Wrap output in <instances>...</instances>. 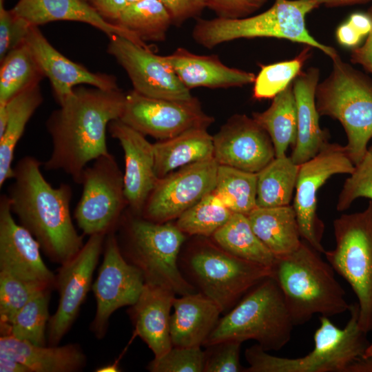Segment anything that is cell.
<instances>
[{
    "instance_id": "obj_18",
    "label": "cell",
    "mask_w": 372,
    "mask_h": 372,
    "mask_svg": "<svg viewBox=\"0 0 372 372\" xmlns=\"http://www.w3.org/2000/svg\"><path fill=\"white\" fill-rule=\"evenodd\" d=\"M213 141L214 158L220 165L257 174L276 157L267 132L245 114L231 116Z\"/></svg>"
},
{
    "instance_id": "obj_9",
    "label": "cell",
    "mask_w": 372,
    "mask_h": 372,
    "mask_svg": "<svg viewBox=\"0 0 372 372\" xmlns=\"http://www.w3.org/2000/svg\"><path fill=\"white\" fill-rule=\"evenodd\" d=\"M182 267L189 282L213 300L222 312L232 309L272 268L235 256L216 243H204L190 250Z\"/></svg>"
},
{
    "instance_id": "obj_36",
    "label": "cell",
    "mask_w": 372,
    "mask_h": 372,
    "mask_svg": "<svg viewBox=\"0 0 372 372\" xmlns=\"http://www.w3.org/2000/svg\"><path fill=\"white\" fill-rule=\"evenodd\" d=\"M212 192L233 213L247 215L257 207V174L218 165Z\"/></svg>"
},
{
    "instance_id": "obj_23",
    "label": "cell",
    "mask_w": 372,
    "mask_h": 372,
    "mask_svg": "<svg viewBox=\"0 0 372 372\" xmlns=\"http://www.w3.org/2000/svg\"><path fill=\"white\" fill-rule=\"evenodd\" d=\"M11 10L32 26L57 21H78L99 29L109 38L119 35L147 47L131 32L103 18L86 0H19Z\"/></svg>"
},
{
    "instance_id": "obj_40",
    "label": "cell",
    "mask_w": 372,
    "mask_h": 372,
    "mask_svg": "<svg viewBox=\"0 0 372 372\" xmlns=\"http://www.w3.org/2000/svg\"><path fill=\"white\" fill-rule=\"evenodd\" d=\"M47 289L52 288L0 271L1 333L6 331L13 317L28 301Z\"/></svg>"
},
{
    "instance_id": "obj_55",
    "label": "cell",
    "mask_w": 372,
    "mask_h": 372,
    "mask_svg": "<svg viewBox=\"0 0 372 372\" xmlns=\"http://www.w3.org/2000/svg\"><path fill=\"white\" fill-rule=\"evenodd\" d=\"M362 357L363 358L372 357V342L369 343Z\"/></svg>"
},
{
    "instance_id": "obj_41",
    "label": "cell",
    "mask_w": 372,
    "mask_h": 372,
    "mask_svg": "<svg viewBox=\"0 0 372 372\" xmlns=\"http://www.w3.org/2000/svg\"><path fill=\"white\" fill-rule=\"evenodd\" d=\"M349 175L338 196L336 209L339 211L348 209L359 198L372 200V145Z\"/></svg>"
},
{
    "instance_id": "obj_37",
    "label": "cell",
    "mask_w": 372,
    "mask_h": 372,
    "mask_svg": "<svg viewBox=\"0 0 372 372\" xmlns=\"http://www.w3.org/2000/svg\"><path fill=\"white\" fill-rule=\"evenodd\" d=\"M52 289L45 290L28 301L13 317L1 335H10L36 345H46Z\"/></svg>"
},
{
    "instance_id": "obj_10",
    "label": "cell",
    "mask_w": 372,
    "mask_h": 372,
    "mask_svg": "<svg viewBox=\"0 0 372 372\" xmlns=\"http://www.w3.org/2000/svg\"><path fill=\"white\" fill-rule=\"evenodd\" d=\"M333 227L335 246L324 254L355 293L359 326L368 333L372 331V200L362 211L342 214Z\"/></svg>"
},
{
    "instance_id": "obj_49",
    "label": "cell",
    "mask_w": 372,
    "mask_h": 372,
    "mask_svg": "<svg viewBox=\"0 0 372 372\" xmlns=\"http://www.w3.org/2000/svg\"><path fill=\"white\" fill-rule=\"evenodd\" d=\"M335 37L340 44L352 48L357 47L362 38L347 21L338 27Z\"/></svg>"
},
{
    "instance_id": "obj_43",
    "label": "cell",
    "mask_w": 372,
    "mask_h": 372,
    "mask_svg": "<svg viewBox=\"0 0 372 372\" xmlns=\"http://www.w3.org/2000/svg\"><path fill=\"white\" fill-rule=\"evenodd\" d=\"M31 26L12 10L6 9L4 0H0V61L25 42Z\"/></svg>"
},
{
    "instance_id": "obj_45",
    "label": "cell",
    "mask_w": 372,
    "mask_h": 372,
    "mask_svg": "<svg viewBox=\"0 0 372 372\" xmlns=\"http://www.w3.org/2000/svg\"><path fill=\"white\" fill-rule=\"evenodd\" d=\"M206 7L217 17L236 19L253 15L267 0H205Z\"/></svg>"
},
{
    "instance_id": "obj_50",
    "label": "cell",
    "mask_w": 372,
    "mask_h": 372,
    "mask_svg": "<svg viewBox=\"0 0 372 372\" xmlns=\"http://www.w3.org/2000/svg\"><path fill=\"white\" fill-rule=\"evenodd\" d=\"M347 21L362 37L367 36L372 28V21L367 13H353Z\"/></svg>"
},
{
    "instance_id": "obj_7",
    "label": "cell",
    "mask_w": 372,
    "mask_h": 372,
    "mask_svg": "<svg viewBox=\"0 0 372 372\" xmlns=\"http://www.w3.org/2000/svg\"><path fill=\"white\" fill-rule=\"evenodd\" d=\"M349 311L350 318L343 329L320 316V327L313 335V349L303 357L273 355L258 344L247 348L245 357L249 366L244 372H347L370 343L367 333L359 326L358 304H351Z\"/></svg>"
},
{
    "instance_id": "obj_48",
    "label": "cell",
    "mask_w": 372,
    "mask_h": 372,
    "mask_svg": "<svg viewBox=\"0 0 372 372\" xmlns=\"http://www.w3.org/2000/svg\"><path fill=\"white\" fill-rule=\"evenodd\" d=\"M106 20L117 21L127 0H86ZM111 22V21H110Z\"/></svg>"
},
{
    "instance_id": "obj_8",
    "label": "cell",
    "mask_w": 372,
    "mask_h": 372,
    "mask_svg": "<svg viewBox=\"0 0 372 372\" xmlns=\"http://www.w3.org/2000/svg\"><path fill=\"white\" fill-rule=\"evenodd\" d=\"M331 60L330 74L317 85L316 107L320 116L340 123L347 138V152L356 165L372 138V80L339 54Z\"/></svg>"
},
{
    "instance_id": "obj_5",
    "label": "cell",
    "mask_w": 372,
    "mask_h": 372,
    "mask_svg": "<svg viewBox=\"0 0 372 372\" xmlns=\"http://www.w3.org/2000/svg\"><path fill=\"white\" fill-rule=\"evenodd\" d=\"M122 242L125 258L142 273L145 283L161 286L180 296L196 292L180 270L178 256L185 234L176 225L155 223L130 211L123 214Z\"/></svg>"
},
{
    "instance_id": "obj_30",
    "label": "cell",
    "mask_w": 372,
    "mask_h": 372,
    "mask_svg": "<svg viewBox=\"0 0 372 372\" xmlns=\"http://www.w3.org/2000/svg\"><path fill=\"white\" fill-rule=\"evenodd\" d=\"M42 101L38 84L25 90L6 104L0 105V111L5 112L7 116L6 126L0 134V187L14 176L12 162L15 148L28 122Z\"/></svg>"
},
{
    "instance_id": "obj_39",
    "label": "cell",
    "mask_w": 372,
    "mask_h": 372,
    "mask_svg": "<svg viewBox=\"0 0 372 372\" xmlns=\"http://www.w3.org/2000/svg\"><path fill=\"white\" fill-rule=\"evenodd\" d=\"M312 47L305 45L293 59L261 65L254 82L252 96L257 100L273 99L285 90L302 71L310 57Z\"/></svg>"
},
{
    "instance_id": "obj_4",
    "label": "cell",
    "mask_w": 372,
    "mask_h": 372,
    "mask_svg": "<svg viewBox=\"0 0 372 372\" xmlns=\"http://www.w3.org/2000/svg\"><path fill=\"white\" fill-rule=\"evenodd\" d=\"M319 7L311 0H274L267 10L242 19L198 18L192 36L207 49L240 39H282L317 48L332 59L337 50L316 40L306 27L307 15Z\"/></svg>"
},
{
    "instance_id": "obj_11",
    "label": "cell",
    "mask_w": 372,
    "mask_h": 372,
    "mask_svg": "<svg viewBox=\"0 0 372 372\" xmlns=\"http://www.w3.org/2000/svg\"><path fill=\"white\" fill-rule=\"evenodd\" d=\"M81 184L83 192L74 212L78 227L89 236L115 231L127 206L123 174L115 157L110 153L95 159L84 169Z\"/></svg>"
},
{
    "instance_id": "obj_14",
    "label": "cell",
    "mask_w": 372,
    "mask_h": 372,
    "mask_svg": "<svg viewBox=\"0 0 372 372\" xmlns=\"http://www.w3.org/2000/svg\"><path fill=\"white\" fill-rule=\"evenodd\" d=\"M145 285L141 271L129 262L120 249L115 231L107 234L103 246V260L97 278L92 285L96 299V313L91 331L102 338L109 319L117 309L133 305Z\"/></svg>"
},
{
    "instance_id": "obj_38",
    "label": "cell",
    "mask_w": 372,
    "mask_h": 372,
    "mask_svg": "<svg viewBox=\"0 0 372 372\" xmlns=\"http://www.w3.org/2000/svg\"><path fill=\"white\" fill-rule=\"evenodd\" d=\"M233 212L211 192L185 211L176 225L185 234L211 237L230 218Z\"/></svg>"
},
{
    "instance_id": "obj_13",
    "label": "cell",
    "mask_w": 372,
    "mask_h": 372,
    "mask_svg": "<svg viewBox=\"0 0 372 372\" xmlns=\"http://www.w3.org/2000/svg\"><path fill=\"white\" fill-rule=\"evenodd\" d=\"M142 134L158 141L173 138L193 128H205L214 122L197 97L186 100L157 99L134 90L126 94L119 118Z\"/></svg>"
},
{
    "instance_id": "obj_46",
    "label": "cell",
    "mask_w": 372,
    "mask_h": 372,
    "mask_svg": "<svg viewBox=\"0 0 372 372\" xmlns=\"http://www.w3.org/2000/svg\"><path fill=\"white\" fill-rule=\"evenodd\" d=\"M166 8L172 25L180 26L190 19H198L206 7L205 0H159Z\"/></svg>"
},
{
    "instance_id": "obj_24",
    "label": "cell",
    "mask_w": 372,
    "mask_h": 372,
    "mask_svg": "<svg viewBox=\"0 0 372 372\" xmlns=\"http://www.w3.org/2000/svg\"><path fill=\"white\" fill-rule=\"evenodd\" d=\"M320 69L310 67L302 70L293 81L297 110L296 141L290 158L297 165L314 157L329 143V133L320 126L316 103Z\"/></svg>"
},
{
    "instance_id": "obj_22",
    "label": "cell",
    "mask_w": 372,
    "mask_h": 372,
    "mask_svg": "<svg viewBox=\"0 0 372 372\" xmlns=\"http://www.w3.org/2000/svg\"><path fill=\"white\" fill-rule=\"evenodd\" d=\"M161 57L189 90L242 87L254 83L256 78L253 72L226 65L217 55H200L184 48Z\"/></svg>"
},
{
    "instance_id": "obj_2",
    "label": "cell",
    "mask_w": 372,
    "mask_h": 372,
    "mask_svg": "<svg viewBox=\"0 0 372 372\" xmlns=\"http://www.w3.org/2000/svg\"><path fill=\"white\" fill-rule=\"evenodd\" d=\"M41 165L32 156L19 159L6 194L20 225L32 234L51 261L63 265L81 249L83 237L71 216L70 185L52 186L44 178Z\"/></svg>"
},
{
    "instance_id": "obj_56",
    "label": "cell",
    "mask_w": 372,
    "mask_h": 372,
    "mask_svg": "<svg viewBox=\"0 0 372 372\" xmlns=\"http://www.w3.org/2000/svg\"><path fill=\"white\" fill-rule=\"evenodd\" d=\"M140 1V0H127L128 3L136 2V1Z\"/></svg>"
},
{
    "instance_id": "obj_17",
    "label": "cell",
    "mask_w": 372,
    "mask_h": 372,
    "mask_svg": "<svg viewBox=\"0 0 372 372\" xmlns=\"http://www.w3.org/2000/svg\"><path fill=\"white\" fill-rule=\"evenodd\" d=\"M109 39L107 52L125 70L135 91L157 99L186 100L193 96L161 56L124 37Z\"/></svg>"
},
{
    "instance_id": "obj_47",
    "label": "cell",
    "mask_w": 372,
    "mask_h": 372,
    "mask_svg": "<svg viewBox=\"0 0 372 372\" xmlns=\"http://www.w3.org/2000/svg\"><path fill=\"white\" fill-rule=\"evenodd\" d=\"M372 21V6L366 12ZM350 61L360 65L365 70L372 74V28L367 34L364 43L351 50Z\"/></svg>"
},
{
    "instance_id": "obj_15",
    "label": "cell",
    "mask_w": 372,
    "mask_h": 372,
    "mask_svg": "<svg viewBox=\"0 0 372 372\" xmlns=\"http://www.w3.org/2000/svg\"><path fill=\"white\" fill-rule=\"evenodd\" d=\"M218 163L214 158L193 163L158 178L141 216L155 223L178 218L185 211L213 192Z\"/></svg>"
},
{
    "instance_id": "obj_19",
    "label": "cell",
    "mask_w": 372,
    "mask_h": 372,
    "mask_svg": "<svg viewBox=\"0 0 372 372\" xmlns=\"http://www.w3.org/2000/svg\"><path fill=\"white\" fill-rule=\"evenodd\" d=\"M32 234L13 218L6 194L0 197V271L55 287L56 275L46 266Z\"/></svg>"
},
{
    "instance_id": "obj_27",
    "label": "cell",
    "mask_w": 372,
    "mask_h": 372,
    "mask_svg": "<svg viewBox=\"0 0 372 372\" xmlns=\"http://www.w3.org/2000/svg\"><path fill=\"white\" fill-rule=\"evenodd\" d=\"M0 351L24 364L29 372H74L86 364V356L76 344L39 346L1 335Z\"/></svg>"
},
{
    "instance_id": "obj_33",
    "label": "cell",
    "mask_w": 372,
    "mask_h": 372,
    "mask_svg": "<svg viewBox=\"0 0 372 372\" xmlns=\"http://www.w3.org/2000/svg\"><path fill=\"white\" fill-rule=\"evenodd\" d=\"M299 165L287 155L275 157L257 173L256 205L274 207L291 205Z\"/></svg>"
},
{
    "instance_id": "obj_53",
    "label": "cell",
    "mask_w": 372,
    "mask_h": 372,
    "mask_svg": "<svg viewBox=\"0 0 372 372\" xmlns=\"http://www.w3.org/2000/svg\"><path fill=\"white\" fill-rule=\"evenodd\" d=\"M347 372H372V357L358 359L349 366Z\"/></svg>"
},
{
    "instance_id": "obj_52",
    "label": "cell",
    "mask_w": 372,
    "mask_h": 372,
    "mask_svg": "<svg viewBox=\"0 0 372 372\" xmlns=\"http://www.w3.org/2000/svg\"><path fill=\"white\" fill-rule=\"evenodd\" d=\"M317 3L320 6H324L327 8H337L347 6L365 3L372 0H311Z\"/></svg>"
},
{
    "instance_id": "obj_12",
    "label": "cell",
    "mask_w": 372,
    "mask_h": 372,
    "mask_svg": "<svg viewBox=\"0 0 372 372\" xmlns=\"http://www.w3.org/2000/svg\"><path fill=\"white\" fill-rule=\"evenodd\" d=\"M355 165L344 146L327 143L314 157L299 166L293 196L294 208L302 239L320 254L324 225L317 214V195L331 176L351 174Z\"/></svg>"
},
{
    "instance_id": "obj_3",
    "label": "cell",
    "mask_w": 372,
    "mask_h": 372,
    "mask_svg": "<svg viewBox=\"0 0 372 372\" xmlns=\"http://www.w3.org/2000/svg\"><path fill=\"white\" fill-rule=\"evenodd\" d=\"M320 254L302 240L295 251L276 257L272 276L294 326L307 323L316 314L329 318L349 311L351 304L333 268Z\"/></svg>"
},
{
    "instance_id": "obj_42",
    "label": "cell",
    "mask_w": 372,
    "mask_h": 372,
    "mask_svg": "<svg viewBox=\"0 0 372 372\" xmlns=\"http://www.w3.org/2000/svg\"><path fill=\"white\" fill-rule=\"evenodd\" d=\"M206 353L200 347L172 348L154 358L147 369L152 372H204Z\"/></svg>"
},
{
    "instance_id": "obj_16",
    "label": "cell",
    "mask_w": 372,
    "mask_h": 372,
    "mask_svg": "<svg viewBox=\"0 0 372 372\" xmlns=\"http://www.w3.org/2000/svg\"><path fill=\"white\" fill-rule=\"evenodd\" d=\"M105 236L102 234L90 236L78 254L61 265L55 283L59 296L58 307L47 329L49 345H58L76 320L91 289Z\"/></svg>"
},
{
    "instance_id": "obj_29",
    "label": "cell",
    "mask_w": 372,
    "mask_h": 372,
    "mask_svg": "<svg viewBox=\"0 0 372 372\" xmlns=\"http://www.w3.org/2000/svg\"><path fill=\"white\" fill-rule=\"evenodd\" d=\"M205 128H193L153 144L158 178L187 165L214 158L213 136Z\"/></svg>"
},
{
    "instance_id": "obj_28",
    "label": "cell",
    "mask_w": 372,
    "mask_h": 372,
    "mask_svg": "<svg viewBox=\"0 0 372 372\" xmlns=\"http://www.w3.org/2000/svg\"><path fill=\"white\" fill-rule=\"evenodd\" d=\"M247 216L256 235L275 257L289 254L302 244V239L292 205L256 207Z\"/></svg>"
},
{
    "instance_id": "obj_34",
    "label": "cell",
    "mask_w": 372,
    "mask_h": 372,
    "mask_svg": "<svg viewBox=\"0 0 372 372\" xmlns=\"http://www.w3.org/2000/svg\"><path fill=\"white\" fill-rule=\"evenodd\" d=\"M0 105L39 84L44 74L25 41L0 61Z\"/></svg>"
},
{
    "instance_id": "obj_35",
    "label": "cell",
    "mask_w": 372,
    "mask_h": 372,
    "mask_svg": "<svg viewBox=\"0 0 372 372\" xmlns=\"http://www.w3.org/2000/svg\"><path fill=\"white\" fill-rule=\"evenodd\" d=\"M116 24L145 43L164 41L172 23L166 8L159 0H140L128 3Z\"/></svg>"
},
{
    "instance_id": "obj_26",
    "label": "cell",
    "mask_w": 372,
    "mask_h": 372,
    "mask_svg": "<svg viewBox=\"0 0 372 372\" xmlns=\"http://www.w3.org/2000/svg\"><path fill=\"white\" fill-rule=\"evenodd\" d=\"M174 312L170 316V336L173 347H200L216 326L220 307L200 292L175 298Z\"/></svg>"
},
{
    "instance_id": "obj_44",
    "label": "cell",
    "mask_w": 372,
    "mask_h": 372,
    "mask_svg": "<svg viewBox=\"0 0 372 372\" xmlns=\"http://www.w3.org/2000/svg\"><path fill=\"white\" fill-rule=\"evenodd\" d=\"M241 344L225 341L207 346L204 372H244L240 362Z\"/></svg>"
},
{
    "instance_id": "obj_31",
    "label": "cell",
    "mask_w": 372,
    "mask_h": 372,
    "mask_svg": "<svg viewBox=\"0 0 372 372\" xmlns=\"http://www.w3.org/2000/svg\"><path fill=\"white\" fill-rule=\"evenodd\" d=\"M252 118L269 134L276 157L286 155L290 145L294 146L297 136V110L293 82L276 95L270 106Z\"/></svg>"
},
{
    "instance_id": "obj_54",
    "label": "cell",
    "mask_w": 372,
    "mask_h": 372,
    "mask_svg": "<svg viewBox=\"0 0 372 372\" xmlns=\"http://www.w3.org/2000/svg\"><path fill=\"white\" fill-rule=\"evenodd\" d=\"M119 371V369L117 367L116 364L105 366L104 367H101V369H99V370H97V371Z\"/></svg>"
},
{
    "instance_id": "obj_6",
    "label": "cell",
    "mask_w": 372,
    "mask_h": 372,
    "mask_svg": "<svg viewBox=\"0 0 372 372\" xmlns=\"http://www.w3.org/2000/svg\"><path fill=\"white\" fill-rule=\"evenodd\" d=\"M293 327L283 294L271 276L255 285L219 319L204 346L254 340L267 351H278L290 340Z\"/></svg>"
},
{
    "instance_id": "obj_1",
    "label": "cell",
    "mask_w": 372,
    "mask_h": 372,
    "mask_svg": "<svg viewBox=\"0 0 372 372\" xmlns=\"http://www.w3.org/2000/svg\"><path fill=\"white\" fill-rule=\"evenodd\" d=\"M125 97L119 87H75L47 119L52 146L44 169L61 170L81 184L87 164L110 154L106 132L110 123L121 118Z\"/></svg>"
},
{
    "instance_id": "obj_51",
    "label": "cell",
    "mask_w": 372,
    "mask_h": 372,
    "mask_svg": "<svg viewBox=\"0 0 372 372\" xmlns=\"http://www.w3.org/2000/svg\"><path fill=\"white\" fill-rule=\"evenodd\" d=\"M1 372H29L28 369L8 354L0 351Z\"/></svg>"
},
{
    "instance_id": "obj_20",
    "label": "cell",
    "mask_w": 372,
    "mask_h": 372,
    "mask_svg": "<svg viewBox=\"0 0 372 372\" xmlns=\"http://www.w3.org/2000/svg\"><path fill=\"white\" fill-rule=\"evenodd\" d=\"M108 131L123 150L124 194L129 210L141 215L145 202L158 180L155 172L154 145L145 135L119 118L110 123Z\"/></svg>"
},
{
    "instance_id": "obj_25",
    "label": "cell",
    "mask_w": 372,
    "mask_h": 372,
    "mask_svg": "<svg viewBox=\"0 0 372 372\" xmlns=\"http://www.w3.org/2000/svg\"><path fill=\"white\" fill-rule=\"evenodd\" d=\"M175 293L169 289L145 283L129 315L135 333L158 358L172 348L170 336V311Z\"/></svg>"
},
{
    "instance_id": "obj_21",
    "label": "cell",
    "mask_w": 372,
    "mask_h": 372,
    "mask_svg": "<svg viewBox=\"0 0 372 372\" xmlns=\"http://www.w3.org/2000/svg\"><path fill=\"white\" fill-rule=\"evenodd\" d=\"M25 42L44 76L49 79L59 105L79 85L87 84L103 90L118 87L114 76L92 72L63 55L50 43L38 26H31Z\"/></svg>"
},
{
    "instance_id": "obj_32",
    "label": "cell",
    "mask_w": 372,
    "mask_h": 372,
    "mask_svg": "<svg viewBox=\"0 0 372 372\" xmlns=\"http://www.w3.org/2000/svg\"><path fill=\"white\" fill-rule=\"evenodd\" d=\"M211 237L217 245L235 256L271 268L275 262V256L256 235L245 214L233 213Z\"/></svg>"
}]
</instances>
